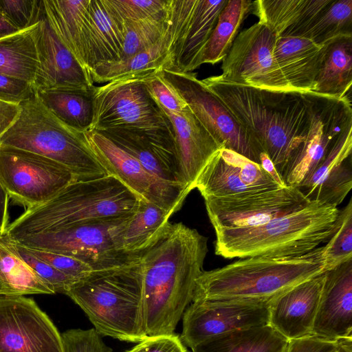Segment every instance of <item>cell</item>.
<instances>
[{"instance_id":"cell-7","label":"cell","mask_w":352,"mask_h":352,"mask_svg":"<svg viewBox=\"0 0 352 352\" xmlns=\"http://www.w3.org/2000/svg\"><path fill=\"white\" fill-rule=\"evenodd\" d=\"M17 118L0 137V145L49 158L68 168L78 180L108 175L89 146L83 132L60 121L36 94L20 103Z\"/></svg>"},{"instance_id":"cell-5","label":"cell","mask_w":352,"mask_h":352,"mask_svg":"<svg viewBox=\"0 0 352 352\" xmlns=\"http://www.w3.org/2000/svg\"><path fill=\"white\" fill-rule=\"evenodd\" d=\"M66 295L101 336L137 344L147 337L139 254L118 265L94 270L76 281Z\"/></svg>"},{"instance_id":"cell-50","label":"cell","mask_w":352,"mask_h":352,"mask_svg":"<svg viewBox=\"0 0 352 352\" xmlns=\"http://www.w3.org/2000/svg\"><path fill=\"white\" fill-rule=\"evenodd\" d=\"M342 340L311 335L289 340L285 352H336Z\"/></svg>"},{"instance_id":"cell-3","label":"cell","mask_w":352,"mask_h":352,"mask_svg":"<svg viewBox=\"0 0 352 352\" xmlns=\"http://www.w3.org/2000/svg\"><path fill=\"white\" fill-rule=\"evenodd\" d=\"M326 271L323 245L300 256L240 258L222 267L204 270L197 280L192 302L270 303Z\"/></svg>"},{"instance_id":"cell-27","label":"cell","mask_w":352,"mask_h":352,"mask_svg":"<svg viewBox=\"0 0 352 352\" xmlns=\"http://www.w3.org/2000/svg\"><path fill=\"white\" fill-rule=\"evenodd\" d=\"M172 214L144 199L122 226L117 240L119 251L139 254L153 244L170 226Z\"/></svg>"},{"instance_id":"cell-33","label":"cell","mask_w":352,"mask_h":352,"mask_svg":"<svg viewBox=\"0 0 352 352\" xmlns=\"http://www.w3.org/2000/svg\"><path fill=\"white\" fill-rule=\"evenodd\" d=\"M34 27L0 39V74L33 85L38 66Z\"/></svg>"},{"instance_id":"cell-1","label":"cell","mask_w":352,"mask_h":352,"mask_svg":"<svg viewBox=\"0 0 352 352\" xmlns=\"http://www.w3.org/2000/svg\"><path fill=\"white\" fill-rule=\"evenodd\" d=\"M208 251L206 236L177 223H170L153 244L139 253L147 336L175 333L192 301Z\"/></svg>"},{"instance_id":"cell-18","label":"cell","mask_w":352,"mask_h":352,"mask_svg":"<svg viewBox=\"0 0 352 352\" xmlns=\"http://www.w3.org/2000/svg\"><path fill=\"white\" fill-rule=\"evenodd\" d=\"M89 146L108 175L121 182L140 199L150 201L172 214L182 207L131 155L100 132H83Z\"/></svg>"},{"instance_id":"cell-24","label":"cell","mask_w":352,"mask_h":352,"mask_svg":"<svg viewBox=\"0 0 352 352\" xmlns=\"http://www.w3.org/2000/svg\"><path fill=\"white\" fill-rule=\"evenodd\" d=\"M332 0H257L253 1L258 22L276 37L306 38L318 17Z\"/></svg>"},{"instance_id":"cell-43","label":"cell","mask_w":352,"mask_h":352,"mask_svg":"<svg viewBox=\"0 0 352 352\" xmlns=\"http://www.w3.org/2000/svg\"><path fill=\"white\" fill-rule=\"evenodd\" d=\"M41 11V0H0V12L19 31L36 24Z\"/></svg>"},{"instance_id":"cell-53","label":"cell","mask_w":352,"mask_h":352,"mask_svg":"<svg viewBox=\"0 0 352 352\" xmlns=\"http://www.w3.org/2000/svg\"><path fill=\"white\" fill-rule=\"evenodd\" d=\"M9 195L0 182V236H2L7 228L8 223V205Z\"/></svg>"},{"instance_id":"cell-6","label":"cell","mask_w":352,"mask_h":352,"mask_svg":"<svg viewBox=\"0 0 352 352\" xmlns=\"http://www.w3.org/2000/svg\"><path fill=\"white\" fill-rule=\"evenodd\" d=\"M338 212L336 206L311 201L260 226L215 229V254L228 259L306 254L327 243Z\"/></svg>"},{"instance_id":"cell-2","label":"cell","mask_w":352,"mask_h":352,"mask_svg":"<svg viewBox=\"0 0 352 352\" xmlns=\"http://www.w3.org/2000/svg\"><path fill=\"white\" fill-rule=\"evenodd\" d=\"M201 80L228 108L283 177L309 130L310 115L305 92L235 85L222 80L219 75Z\"/></svg>"},{"instance_id":"cell-34","label":"cell","mask_w":352,"mask_h":352,"mask_svg":"<svg viewBox=\"0 0 352 352\" xmlns=\"http://www.w3.org/2000/svg\"><path fill=\"white\" fill-rule=\"evenodd\" d=\"M252 6L253 1L250 0H228L204 49L202 65H214L223 60Z\"/></svg>"},{"instance_id":"cell-37","label":"cell","mask_w":352,"mask_h":352,"mask_svg":"<svg viewBox=\"0 0 352 352\" xmlns=\"http://www.w3.org/2000/svg\"><path fill=\"white\" fill-rule=\"evenodd\" d=\"M323 245L327 271L352 259V199L339 210L333 231Z\"/></svg>"},{"instance_id":"cell-8","label":"cell","mask_w":352,"mask_h":352,"mask_svg":"<svg viewBox=\"0 0 352 352\" xmlns=\"http://www.w3.org/2000/svg\"><path fill=\"white\" fill-rule=\"evenodd\" d=\"M149 76H129L94 86L93 118L89 129L133 131L156 146L176 152L173 126L145 85Z\"/></svg>"},{"instance_id":"cell-26","label":"cell","mask_w":352,"mask_h":352,"mask_svg":"<svg viewBox=\"0 0 352 352\" xmlns=\"http://www.w3.org/2000/svg\"><path fill=\"white\" fill-rule=\"evenodd\" d=\"M228 0H197L192 18L179 38L173 69L192 72L202 65V55Z\"/></svg>"},{"instance_id":"cell-40","label":"cell","mask_w":352,"mask_h":352,"mask_svg":"<svg viewBox=\"0 0 352 352\" xmlns=\"http://www.w3.org/2000/svg\"><path fill=\"white\" fill-rule=\"evenodd\" d=\"M0 241L10 251L22 259L54 294L66 295L69 287L76 282L74 279L34 256L25 247L9 243L1 238Z\"/></svg>"},{"instance_id":"cell-20","label":"cell","mask_w":352,"mask_h":352,"mask_svg":"<svg viewBox=\"0 0 352 352\" xmlns=\"http://www.w3.org/2000/svg\"><path fill=\"white\" fill-rule=\"evenodd\" d=\"M312 335L352 338V259L326 271Z\"/></svg>"},{"instance_id":"cell-44","label":"cell","mask_w":352,"mask_h":352,"mask_svg":"<svg viewBox=\"0 0 352 352\" xmlns=\"http://www.w3.org/2000/svg\"><path fill=\"white\" fill-rule=\"evenodd\" d=\"M144 82L150 95L161 110L181 113L188 109L184 100L177 91L162 77L161 72L146 77Z\"/></svg>"},{"instance_id":"cell-31","label":"cell","mask_w":352,"mask_h":352,"mask_svg":"<svg viewBox=\"0 0 352 352\" xmlns=\"http://www.w3.org/2000/svg\"><path fill=\"white\" fill-rule=\"evenodd\" d=\"M91 91L55 88L37 89L35 94L60 121L73 129L84 132L90 128L93 118Z\"/></svg>"},{"instance_id":"cell-54","label":"cell","mask_w":352,"mask_h":352,"mask_svg":"<svg viewBox=\"0 0 352 352\" xmlns=\"http://www.w3.org/2000/svg\"><path fill=\"white\" fill-rule=\"evenodd\" d=\"M19 31L0 12V39L17 33Z\"/></svg>"},{"instance_id":"cell-51","label":"cell","mask_w":352,"mask_h":352,"mask_svg":"<svg viewBox=\"0 0 352 352\" xmlns=\"http://www.w3.org/2000/svg\"><path fill=\"white\" fill-rule=\"evenodd\" d=\"M19 111V104L0 100V137L14 122Z\"/></svg>"},{"instance_id":"cell-42","label":"cell","mask_w":352,"mask_h":352,"mask_svg":"<svg viewBox=\"0 0 352 352\" xmlns=\"http://www.w3.org/2000/svg\"><path fill=\"white\" fill-rule=\"evenodd\" d=\"M171 0H105L116 16L123 22H134L166 14Z\"/></svg>"},{"instance_id":"cell-52","label":"cell","mask_w":352,"mask_h":352,"mask_svg":"<svg viewBox=\"0 0 352 352\" xmlns=\"http://www.w3.org/2000/svg\"><path fill=\"white\" fill-rule=\"evenodd\" d=\"M260 165L263 170L280 187L285 188L287 184L282 175L278 173L274 163L268 155L261 152L260 153Z\"/></svg>"},{"instance_id":"cell-48","label":"cell","mask_w":352,"mask_h":352,"mask_svg":"<svg viewBox=\"0 0 352 352\" xmlns=\"http://www.w3.org/2000/svg\"><path fill=\"white\" fill-rule=\"evenodd\" d=\"M35 94L32 83L24 80L0 74V100L19 104Z\"/></svg>"},{"instance_id":"cell-46","label":"cell","mask_w":352,"mask_h":352,"mask_svg":"<svg viewBox=\"0 0 352 352\" xmlns=\"http://www.w3.org/2000/svg\"><path fill=\"white\" fill-rule=\"evenodd\" d=\"M65 352H111L94 328L73 329L61 333Z\"/></svg>"},{"instance_id":"cell-49","label":"cell","mask_w":352,"mask_h":352,"mask_svg":"<svg viewBox=\"0 0 352 352\" xmlns=\"http://www.w3.org/2000/svg\"><path fill=\"white\" fill-rule=\"evenodd\" d=\"M133 349L135 352H188L180 337L175 333L147 336Z\"/></svg>"},{"instance_id":"cell-30","label":"cell","mask_w":352,"mask_h":352,"mask_svg":"<svg viewBox=\"0 0 352 352\" xmlns=\"http://www.w3.org/2000/svg\"><path fill=\"white\" fill-rule=\"evenodd\" d=\"M288 342L267 324L210 338L191 350L192 352H285Z\"/></svg>"},{"instance_id":"cell-47","label":"cell","mask_w":352,"mask_h":352,"mask_svg":"<svg viewBox=\"0 0 352 352\" xmlns=\"http://www.w3.org/2000/svg\"><path fill=\"white\" fill-rule=\"evenodd\" d=\"M27 249L36 257L45 261L76 281L85 278L93 271L91 265L76 258L51 252Z\"/></svg>"},{"instance_id":"cell-13","label":"cell","mask_w":352,"mask_h":352,"mask_svg":"<svg viewBox=\"0 0 352 352\" xmlns=\"http://www.w3.org/2000/svg\"><path fill=\"white\" fill-rule=\"evenodd\" d=\"M276 35L257 22L239 33L222 60L226 82L274 91H295L285 78L274 56Z\"/></svg>"},{"instance_id":"cell-29","label":"cell","mask_w":352,"mask_h":352,"mask_svg":"<svg viewBox=\"0 0 352 352\" xmlns=\"http://www.w3.org/2000/svg\"><path fill=\"white\" fill-rule=\"evenodd\" d=\"M352 36H344L326 44L324 54L312 92L351 99Z\"/></svg>"},{"instance_id":"cell-11","label":"cell","mask_w":352,"mask_h":352,"mask_svg":"<svg viewBox=\"0 0 352 352\" xmlns=\"http://www.w3.org/2000/svg\"><path fill=\"white\" fill-rule=\"evenodd\" d=\"M162 77L179 94L189 109L225 148L260 164L258 146L222 101L195 72L164 69Z\"/></svg>"},{"instance_id":"cell-32","label":"cell","mask_w":352,"mask_h":352,"mask_svg":"<svg viewBox=\"0 0 352 352\" xmlns=\"http://www.w3.org/2000/svg\"><path fill=\"white\" fill-rule=\"evenodd\" d=\"M280 188L245 184L235 168L222 158L219 151L206 165L195 184V188L204 199L237 197Z\"/></svg>"},{"instance_id":"cell-38","label":"cell","mask_w":352,"mask_h":352,"mask_svg":"<svg viewBox=\"0 0 352 352\" xmlns=\"http://www.w3.org/2000/svg\"><path fill=\"white\" fill-rule=\"evenodd\" d=\"M170 8V4L166 14L162 17L125 22V36L120 59L130 57L152 45L163 36L168 24Z\"/></svg>"},{"instance_id":"cell-25","label":"cell","mask_w":352,"mask_h":352,"mask_svg":"<svg viewBox=\"0 0 352 352\" xmlns=\"http://www.w3.org/2000/svg\"><path fill=\"white\" fill-rule=\"evenodd\" d=\"M326 44L309 38L276 37L274 56L289 85L299 92H312L323 60Z\"/></svg>"},{"instance_id":"cell-4","label":"cell","mask_w":352,"mask_h":352,"mask_svg":"<svg viewBox=\"0 0 352 352\" xmlns=\"http://www.w3.org/2000/svg\"><path fill=\"white\" fill-rule=\"evenodd\" d=\"M141 199L115 177L76 180L47 201L28 208L8 226V241L76 225L130 216Z\"/></svg>"},{"instance_id":"cell-16","label":"cell","mask_w":352,"mask_h":352,"mask_svg":"<svg viewBox=\"0 0 352 352\" xmlns=\"http://www.w3.org/2000/svg\"><path fill=\"white\" fill-rule=\"evenodd\" d=\"M214 230L256 226L298 210L311 203L298 188L272 189L237 197L204 199Z\"/></svg>"},{"instance_id":"cell-41","label":"cell","mask_w":352,"mask_h":352,"mask_svg":"<svg viewBox=\"0 0 352 352\" xmlns=\"http://www.w3.org/2000/svg\"><path fill=\"white\" fill-rule=\"evenodd\" d=\"M351 151L352 122L344 127L324 160L299 189L307 197L331 170L351 157Z\"/></svg>"},{"instance_id":"cell-35","label":"cell","mask_w":352,"mask_h":352,"mask_svg":"<svg viewBox=\"0 0 352 352\" xmlns=\"http://www.w3.org/2000/svg\"><path fill=\"white\" fill-rule=\"evenodd\" d=\"M0 274L8 288V295L54 294L33 270L1 241Z\"/></svg>"},{"instance_id":"cell-12","label":"cell","mask_w":352,"mask_h":352,"mask_svg":"<svg viewBox=\"0 0 352 352\" xmlns=\"http://www.w3.org/2000/svg\"><path fill=\"white\" fill-rule=\"evenodd\" d=\"M76 180L68 168L56 162L0 145V182L9 197L28 209L47 201Z\"/></svg>"},{"instance_id":"cell-9","label":"cell","mask_w":352,"mask_h":352,"mask_svg":"<svg viewBox=\"0 0 352 352\" xmlns=\"http://www.w3.org/2000/svg\"><path fill=\"white\" fill-rule=\"evenodd\" d=\"M130 216L27 235L10 241L1 238L29 249L72 256L89 264L93 270H98L121 263L133 255L122 253L117 248L120 231Z\"/></svg>"},{"instance_id":"cell-15","label":"cell","mask_w":352,"mask_h":352,"mask_svg":"<svg viewBox=\"0 0 352 352\" xmlns=\"http://www.w3.org/2000/svg\"><path fill=\"white\" fill-rule=\"evenodd\" d=\"M197 0H171L168 27L152 45L137 54L115 61L99 63L91 69L92 81L97 83L134 76L154 75L175 65V52L193 14Z\"/></svg>"},{"instance_id":"cell-19","label":"cell","mask_w":352,"mask_h":352,"mask_svg":"<svg viewBox=\"0 0 352 352\" xmlns=\"http://www.w3.org/2000/svg\"><path fill=\"white\" fill-rule=\"evenodd\" d=\"M33 35L38 60L33 82L35 90L67 88L90 91L93 89L91 78L58 38L43 7L40 18L34 25Z\"/></svg>"},{"instance_id":"cell-10","label":"cell","mask_w":352,"mask_h":352,"mask_svg":"<svg viewBox=\"0 0 352 352\" xmlns=\"http://www.w3.org/2000/svg\"><path fill=\"white\" fill-rule=\"evenodd\" d=\"M310 123L305 141L289 160L283 178L300 188L324 160L344 127L352 122L351 99L305 92Z\"/></svg>"},{"instance_id":"cell-17","label":"cell","mask_w":352,"mask_h":352,"mask_svg":"<svg viewBox=\"0 0 352 352\" xmlns=\"http://www.w3.org/2000/svg\"><path fill=\"white\" fill-rule=\"evenodd\" d=\"M270 303L235 300L193 301L182 316L180 338L186 346L192 349L214 336L267 324Z\"/></svg>"},{"instance_id":"cell-39","label":"cell","mask_w":352,"mask_h":352,"mask_svg":"<svg viewBox=\"0 0 352 352\" xmlns=\"http://www.w3.org/2000/svg\"><path fill=\"white\" fill-rule=\"evenodd\" d=\"M352 188L351 157L331 170L307 195L310 201H318L334 206L340 204Z\"/></svg>"},{"instance_id":"cell-45","label":"cell","mask_w":352,"mask_h":352,"mask_svg":"<svg viewBox=\"0 0 352 352\" xmlns=\"http://www.w3.org/2000/svg\"><path fill=\"white\" fill-rule=\"evenodd\" d=\"M219 153L222 158L235 168L240 179L245 184L250 186H269L280 187L263 170L259 164L225 148H222Z\"/></svg>"},{"instance_id":"cell-23","label":"cell","mask_w":352,"mask_h":352,"mask_svg":"<svg viewBox=\"0 0 352 352\" xmlns=\"http://www.w3.org/2000/svg\"><path fill=\"white\" fill-rule=\"evenodd\" d=\"M41 2L45 17L58 38L91 78L88 36L89 0H41Z\"/></svg>"},{"instance_id":"cell-28","label":"cell","mask_w":352,"mask_h":352,"mask_svg":"<svg viewBox=\"0 0 352 352\" xmlns=\"http://www.w3.org/2000/svg\"><path fill=\"white\" fill-rule=\"evenodd\" d=\"M88 36L92 67L121 58L125 22L116 16L105 0H89Z\"/></svg>"},{"instance_id":"cell-21","label":"cell","mask_w":352,"mask_h":352,"mask_svg":"<svg viewBox=\"0 0 352 352\" xmlns=\"http://www.w3.org/2000/svg\"><path fill=\"white\" fill-rule=\"evenodd\" d=\"M162 111L173 129L180 181L189 193L195 189L196 181L206 165L224 147L189 108L181 113Z\"/></svg>"},{"instance_id":"cell-36","label":"cell","mask_w":352,"mask_h":352,"mask_svg":"<svg viewBox=\"0 0 352 352\" xmlns=\"http://www.w3.org/2000/svg\"><path fill=\"white\" fill-rule=\"evenodd\" d=\"M344 36H352V0H332L307 34L322 45Z\"/></svg>"},{"instance_id":"cell-55","label":"cell","mask_w":352,"mask_h":352,"mask_svg":"<svg viewBox=\"0 0 352 352\" xmlns=\"http://www.w3.org/2000/svg\"><path fill=\"white\" fill-rule=\"evenodd\" d=\"M336 352H352V338L342 339Z\"/></svg>"},{"instance_id":"cell-22","label":"cell","mask_w":352,"mask_h":352,"mask_svg":"<svg viewBox=\"0 0 352 352\" xmlns=\"http://www.w3.org/2000/svg\"><path fill=\"white\" fill-rule=\"evenodd\" d=\"M325 273L296 285L270 304L268 324L287 340L312 335Z\"/></svg>"},{"instance_id":"cell-57","label":"cell","mask_w":352,"mask_h":352,"mask_svg":"<svg viewBox=\"0 0 352 352\" xmlns=\"http://www.w3.org/2000/svg\"><path fill=\"white\" fill-rule=\"evenodd\" d=\"M111 352H112V351H111ZM125 352H135V351L133 349V348H132L131 349L128 350V351H125Z\"/></svg>"},{"instance_id":"cell-56","label":"cell","mask_w":352,"mask_h":352,"mask_svg":"<svg viewBox=\"0 0 352 352\" xmlns=\"http://www.w3.org/2000/svg\"><path fill=\"white\" fill-rule=\"evenodd\" d=\"M1 237V236H0ZM0 295H8V290L0 274Z\"/></svg>"},{"instance_id":"cell-14","label":"cell","mask_w":352,"mask_h":352,"mask_svg":"<svg viewBox=\"0 0 352 352\" xmlns=\"http://www.w3.org/2000/svg\"><path fill=\"white\" fill-rule=\"evenodd\" d=\"M0 352H65L61 333L30 298L0 295Z\"/></svg>"}]
</instances>
